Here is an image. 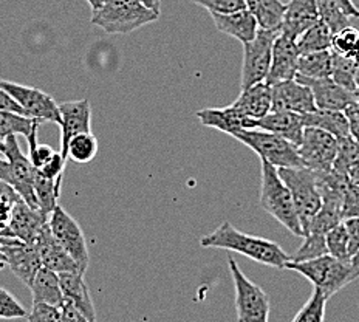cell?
Returning a JSON list of instances; mask_svg holds the SVG:
<instances>
[{
	"label": "cell",
	"mask_w": 359,
	"mask_h": 322,
	"mask_svg": "<svg viewBox=\"0 0 359 322\" xmlns=\"http://www.w3.org/2000/svg\"><path fill=\"white\" fill-rule=\"evenodd\" d=\"M200 245L203 248L236 251L245 257L257 262V264L278 269H285L287 264L291 260L290 254L285 253L279 243L259 236L242 233L229 222H223L211 234L201 237Z\"/></svg>",
	"instance_id": "1"
},
{
	"label": "cell",
	"mask_w": 359,
	"mask_h": 322,
	"mask_svg": "<svg viewBox=\"0 0 359 322\" xmlns=\"http://www.w3.org/2000/svg\"><path fill=\"white\" fill-rule=\"evenodd\" d=\"M348 180L353 185L359 186V163L355 164V166L348 170Z\"/></svg>",
	"instance_id": "53"
},
{
	"label": "cell",
	"mask_w": 359,
	"mask_h": 322,
	"mask_svg": "<svg viewBox=\"0 0 359 322\" xmlns=\"http://www.w3.org/2000/svg\"><path fill=\"white\" fill-rule=\"evenodd\" d=\"M61 114V152L67 159V147L78 133L92 132V106L88 100L65 101L59 104Z\"/></svg>",
	"instance_id": "16"
},
{
	"label": "cell",
	"mask_w": 359,
	"mask_h": 322,
	"mask_svg": "<svg viewBox=\"0 0 359 322\" xmlns=\"http://www.w3.org/2000/svg\"><path fill=\"white\" fill-rule=\"evenodd\" d=\"M344 228L347 231V251L350 259H353L355 254L359 251V217H351V219L342 220Z\"/></svg>",
	"instance_id": "47"
},
{
	"label": "cell",
	"mask_w": 359,
	"mask_h": 322,
	"mask_svg": "<svg viewBox=\"0 0 359 322\" xmlns=\"http://www.w3.org/2000/svg\"><path fill=\"white\" fill-rule=\"evenodd\" d=\"M5 151H6V145H5V141H4V140H0V152L5 154Z\"/></svg>",
	"instance_id": "58"
},
{
	"label": "cell",
	"mask_w": 359,
	"mask_h": 322,
	"mask_svg": "<svg viewBox=\"0 0 359 322\" xmlns=\"http://www.w3.org/2000/svg\"><path fill=\"white\" fill-rule=\"evenodd\" d=\"M344 114L347 116L351 138L355 141H359V102L351 104V106L344 110Z\"/></svg>",
	"instance_id": "48"
},
{
	"label": "cell",
	"mask_w": 359,
	"mask_h": 322,
	"mask_svg": "<svg viewBox=\"0 0 359 322\" xmlns=\"http://www.w3.org/2000/svg\"><path fill=\"white\" fill-rule=\"evenodd\" d=\"M297 152L305 168L330 172L338 154V138L316 127H305Z\"/></svg>",
	"instance_id": "11"
},
{
	"label": "cell",
	"mask_w": 359,
	"mask_h": 322,
	"mask_svg": "<svg viewBox=\"0 0 359 322\" xmlns=\"http://www.w3.org/2000/svg\"><path fill=\"white\" fill-rule=\"evenodd\" d=\"M359 163V149L358 143L351 138V135L346 138L338 140V154L333 163V172L348 177V170Z\"/></svg>",
	"instance_id": "36"
},
{
	"label": "cell",
	"mask_w": 359,
	"mask_h": 322,
	"mask_svg": "<svg viewBox=\"0 0 359 322\" xmlns=\"http://www.w3.org/2000/svg\"><path fill=\"white\" fill-rule=\"evenodd\" d=\"M65 163H67V159L61 152L57 151L53 155V159H51L47 164H45L43 168L36 169V170L39 172V174H42L43 177L53 178V180H56L57 183H62V175H64V170H65Z\"/></svg>",
	"instance_id": "45"
},
{
	"label": "cell",
	"mask_w": 359,
	"mask_h": 322,
	"mask_svg": "<svg viewBox=\"0 0 359 322\" xmlns=\"http://www.w3.org/2000/svg\"><path fill=\"white\" fill-rule=\"evenodd\" d=\"M359 217V186L350 182L342 196V220Z\"/></svg>",
	"instance_id": "44"
},
{
	"label": "cell",
	"mask_w": 359,
	"mask_h": 322,
	"mask_svg": "<svg viewBox=\"0 0 359 322\" xmlns=\"http://www.w3.org/2000/svg\"><path fill=\"white\" fill-rule=\"evenodd\" d=\"M324 254H328L325 236L310 233L304 237L301 248L297 250L294 257H291V260L293 262L310 260V259H316L319 256H324Z\"/></svg>",
	"instance_id": "40"
},
{
	"label": "cell",
	"mask_w": 359,
	"mask_h": 322,
	"mask_svg": "<svg viewBox=\"0 0 359 322\" xmlns=\"http://www.w3.org/2000/svg\"><path fill=\"white\" fill-rule=\"evenodd\" d=\"M245 6L262 29H280L287 4L282 0H245Z\"/></svg>",
	"instance_id": "29"
},
{
	"label": "cell",
	"mask_w": 359,
	"mask_h": 322,
	"mask_svg": "<svg viewBox=\"0 0 359 322\" xmlns=\"http://www.w3.org/2000/svg\"><path fill=\"white\" fill-rule=\"evenodd\" d=\"M325 242H327V251L330 256L344 260V262H351L348 251H347V231L344 228V223L336 224L333 229L328 231L325 234Z\"/></svg>",
	"instance_id": "39"
},
{
	"label": "cell",
	"mask_w": 359,
	"mask_h": 322,
	"mask_svg": "<svg viewBox=\"0 0 359 322\" xmlns=\"http://www.w3.org/2000/svg\"><path fill=\"white\" fill-rule=\"evenodd\" d=\"M197 118L201 126L211 127L228 135L241 129H250L251 119L245 118L233 104L226 107H214V109H201L197 112Z\"/></svg>",
	"instance_id": "24"
},
{
	"label": "cell",
	"mask_w": 359,
	"mask_h": 322,
	"mask_svg": "<svg viewBox=\"0 0 359 322\" xmlns=\"http://www.w3.org/2000/svg\"><path fill=\"white\" fill-rule=\"evenodd\" d=\"M262 161V183L259 203L265 213L274 217L291 234L304 237V229L288 186L283 183L278 168L265 160Z\"/></svg>",
	"instance_id": "3"
},
{
	"label": "cell",
	"mask_w": 359,
	"mask_h": 322,
	"mask_svg": "<svg viewBox=\"0 0 359 322\" xmlns=\"http://www.w3.org/2000/svg\"><path fill=\"white\" fill-rule=\"evenodd\" d=\"M231 137L248 146L256 152L260 160H265L274 168H299L304 166L297 146L279 135L262 129H241Z\"/></svg>",
	"instance_id": "5"
},
{
	"label": "cell",
	"mask_w": 359,
	"mask_h": 322,
	"mask_svg": "<svg viewBox=\"0 0 359 322\" xmlns=\"http://www.w3.org/2000/svg\"><path fill=\"white\" fill-rule=\"evenodd\" d=\"M34 194L41 211L50 215L57 206V200L61 196V183H57L53 178L43 177L34 169Z\"/></svg>",
	"instance_id": "32"
},
{
	"label": "cell",
	"mask_w": 359,
	"mask_h": 322,
	"mask_svg": "<svg viewBox=\"0 0 359 322\" xmlns=\"http://www.w3.org/2000/svg\"><path fill=\"white\" fill-rule=\"evenodd\" d=\"M211 18L220 33L234 37L242 43L251 42L259 32L256 18L246 8L228 14H211Z\"/></svg>",
	"instance_id": "23"
},
{
	"label": "cell",
	"mask_w": 359,
	"mask_h": 322,
	"mask_svg": "<svg viewBox=\"0 0 359 322\" xmlns=\"http://www.w3.org/2000/svg\"><path fill=\"white\" fill-rule=\"evenodd\" d=\"M160 14L146 8L137 0H107L100 10L92 11V25L109 34H130L135 29L156 22Z\"/></svg>",
	"instance_id": "4"
},
{
	"label": "cell",
	"mask_w": 359,
	"mask_h": 322,
	"mask_svg": "<svg viewBox=\"0 0 359 322\" xmlns=\"http://www.w3.org/2000/svg\"><path fill=\"white\" fill-rule=\"evenodd\" d=\"M29 290H32L33 295V304H48L61 307L64 302V293L61 288V281H59V274L45 267H42L36 273Z\"/></svg>",
	"instance_id": "26"
},
{
	"label": "cell",
	"mask_w": 359,
	"mask_h": 322,
	"mask_svg": "<svg viewBox=\"0 0 359 322\" xmlns=\"http://www.w3.org/2000/svg\"><path fill=\"white\" fill-rule=\"evenodd\" d=\"M100 151V143L92 132L78 133L70 140L69 147H67V159L73 160L74 163L86 164L92 161Z\"/></svg>",
	"instance_id": "33"
},
{
	"label": "cell",
	"mask_w": 359,
	"mask_h": 322,
	"mask_svg": "<svg viewBox=\"0 0 359 322\" xmlns=\"http://www.w3.org/2000/svg\"><path fill=\"white\" fill-rule=\"evenodd\" d=\"M59 309H61V311H62V316H64L65 322H92L88 318H86L84 314H82L73 304L65 301V299Z\"/></svg>",
	"instance_id": "49"
},
{
	"label": "cell",
	"mask_w": 359,
	"mask_h": 322,
	"mask_svg": "<svg viewBox=\"0 0 359 322\" xmlns=\"http://www.w3.org/2000/svg\"><path fill=\"white\" fill-rule=\"evenodd\" d=\"M305 127H316V129L332 133L336 138H346L350 135L348 121L344 112L339 110H323L316 109L311 114L302 115Z\"/></svg>",
	"instance_id": "28"
},
{
	"label": "cell",
	"mask_w": 359,
	"mask_h": 322,
	"mask_svg": "<svg viewBox=\"0 0 359 322\" xmlns=\"http://www.w3.org/2000/svg\"><path fill=\"white\" fill-rule=\"evenodd\" d=\"M327 301L328 299L323 295V291L313 288V293L309 297V301L296 313V316L291 322H324Z\"/></svg>",
	"instance_id": "37"
},
{
	"label": "cell",
	"mask_w": 359,
	"mask_h": 322,
	"mask_svg": "<svg viewBox=\"0 0 359 322\" xmlns=\"http://www.w3.org/2000/svg\"><path fill=\"white\" fill-rule=\"evenodd\" d=\"M28 313L10 291L0 288V318L2 319H22L27 318Z\"/></svg>",
	"instance_id": "41"
},
{
	"label": "cell",
	"mask_w": 359,
	"mask_h": 322,
	"mask_svg": "<svg viewBox=\"0 0 359 322\" xmlns=\"http://www.w3.org/2000/svg\"><path fill=\"white\" fill-rule=\"evenodd\" d=\"M0 110H8V112H14V114H19V115L25 116L22 107L11 98L8 93L5 92L4 88H0Z\"/></svg>",
	"instance_id": "50"
},
{
	"label": "cell",
	"mask_w": 359,
	"mask_h": 322,
	"mask_svg": "<svg viewBox=\"0 0 359 322\" xmlns=\"http://www.w3.org/2000/svg\"><path fill=\"white\" fill-rule=\"evenodd\" d=\"M278 172L291 192V197H293L305 236L311 219L318 214L320 206H323V197H320L319 192L316 170L299 166L279 168Z\"/></svg>",
	"instance_id": "6"
},
{
	"label": "cell",
	"mask_w": 359,
	"mask_h": 322,
	"mask_svg": "<svg viewBox=\"0 0 359 322\" xmlns=\"http://www.w3.org/2000/svg\"><path fill=\"white\" fill-rule=\"evenodd\" d=\"M250 129H262L279 135L296 146L301 145L304 135V118L296 112H269L268 115L260 119H252Z\"/></svg>",
	"instance_id": "19"
},
{
	"label": "cell",
	"mask_w": 359,
	"mask_h": 322,
	"mask_svg": "<svg viewBox=\"0 0 359 322\" xmlns=\"http://www.w3.org/2000/svg\"><path fill=\"white\" fill-rule=\"evenodd\" d=\"M6 265V257L5 254L2 253V250H0V268H4Z\"/></svg>",
	"instance_id": "56"
},
{
	"label": "cell",
	"mask_w": 359,
	"mask_h": 322,
	"mask_svg": "<svg viewBox=\"0 0 359 322\" xmlns=\"http://www.w3.org/2000/svg\"><path fill=\"white\" fill-rule=\"evenodd\" d=\"M5 145L6 151L4 155L6 159V163L2 175H0V180H4V182L13 186L14 191H16L29 206L39 209L34 194V168L32 161H29L28 155L22 152L16 135H11V137L5 138Z\"/></svg>",
	"instance_id": "8"
},
{
	"label": "cell",
	"mask_w": 359,
	"mask_h": 322,
	"mask_svg": "<svg viewBox=\"0 0 359 322\" xmlns=\"http://www.w3.org/2000/svg\"><path fill=\"white\" fill-rule=\"evenodd\" d=\"M285 269L302 274L313 283L314 288L323 291L327 299L339 293L344 287L359 278V267H355L351 262L336 259L330 254L302 262L290 260Z\"/></svg>",
	"instance_id": "2"
},
{
	"label": "cell",
	"mask_w": 359,
	"mask_h": 322,
	"mask_svg": "<svg viewBox=\"0 0 359 322\" xmlns=\"http://www.w3.org/2000/svg\"><path fill=\"white\" fill-rule=\"evenodd\" d=\"M229 273L236 290V311L238 322H269L271 302L264 288L245 276L234 257H228Z\"/></svg>",
	"instance_id": "7"
},
{
	"label": "cell",
	"mask_w": 359,
	"mask_h": 322,
	"mask_svg": "<svg viewBox=\"0 0 359 322\" xmlns=\"http://www.w3.org/2000/svg\"><path fill=\"white\" fill-rule=\"evenodd\" d=\"M306 79H324L332 76V50L313 51L301 55L297 62V74Z\"/></svg>",
	"instance_id": "30"
},
{
	"label": "cell",
	"mask_w": 359,
	"mask_h": 322,
	"mask_svg": "<svg viewBox=\"0 0 359 322\" xmlns=\"http://www.w3.org/2000/svg\"><path fill=\"white\" fill-rule=\"evenodd\" d=\"M0 88H4L19 104L25 116L41 119L42 123L50 121L61 124L59 104H56L48 93L42 92L39 88L16 84V82L4 79H0Z\"/></svg>",
	"instance_id": "12"
},
{
	"label": "cell",
	"mask_w": 359,
	"mask_h": 322,
	"mask_svg": "<svg viewBox=\"0 0 359 322\" xmlns=\"http://www.w3.org/2000/svg\"><path fill=\"white\" fill-rule=\"evenodd\" d=\"M20 241H18V239H10V237H2V236H0V245H16Z\"/></svg>",
	"instance_id": "55"
},
{
	"label": "cell",
	"mask_w": 359,
	"mask_h": 322,
	"mask_svg": "<svg viewBox=\"0 0 359 322\" xmlns=\"http://www.w3.org/2000/svg\"><path fill=\"white\" fill-rule=\"evenodd\" d=\"M294 79L311 88L318 109L344 112L351 104L359 102L356 93L338 86L332 78L306 79L302 76H296Z\"/></svg>",
	"instance_id": "17"
},
{
	"label": "cell",
	"mask_w": 359,
	"mask_h": 322,
	"mask_svg": "<svg viewBox=\"0 0 359 322\" xmlns=\"http://www.w3.org/2000/svg\"><path fill=\"white\" fill-rule=\"evenodd\" d=\"M5 163H6V160H0V175H2V172H4V168H5Z\"/></svg>",
	"instance_id": "59"
},
{
	"label": "cell",
	"mask_w": 359,
	"mask_h": 322,
	"mask_svg": "<svg viewBox=\"0 0 359 322\" xmlns=\"http://www.w3.org/2000/svg\"><path fill=\"white\" fill-rule=\"evenodd\" d=\"M336 4L339 5V8L346 13V16L348 19H358L359 18V10L353 5L351 0H334Z\"/></svg>",
	"instance_id": "51"
},
{
	"label": "cell",
	"mask_w": 359,
	"mask_h": 322,
	"mask_svg": "<svg viewBox=\"0 0 359 322\" xmlns=\"http://www.w3.org/2000/svg\"><path fill=\"white\" fill-rule=\"evenodd\" d=\"M84 276L86 274L82 273H61L59 274V281H61V288L65 301H69L76 307L86 318H88L92 322H96L95 305L92 296H90Z\"/></svg>",
	"instance_id": "25"
},
{
	"label": "cell",
	"mask_w": 359,
	"mask_h": 322,
	"mask_svg": "<svg viewBox=\"0 0 359 322\" xmlns=\"http://www.w3.org/2000/svg\"><path fill=\"white\" fill-rule=\"evenodd\" d=\"M137 2L143 4V5L146 6V8L152 10V11L156 13V14L161 13V0H137Z\"/></svg>",
	"instance_id": "52"
},
{
	"label": "cell",
	"mask_w": 359,
	"mask_h": 322,
	"mask_svg": "<svg viewBox=\"0 0 359 322\" xmlns=\"http://www.w3.org/2000/svg\"><path fill=\"white\" fill-rule=\"evenodd\" d=\"M27 319L28 322H65L61 309L48 304H33Z\"/></svg>",
	"instance_id": "43"
},
{
	"label": "cell",
	"mask_w": 359,
	"mask_h": 322,
	"mask_svg": "<svg viewBox=\"0 0 359 322\" xmlns=\"http://www.w3.org/2000/svg\"><path fill=\"white\" fill-rule=\"evenodd\" d=\"M301 58V51L297 48V43L291 37L279 33L273 45L271 65L266 76V84L274 86L282 81L294 79L297 74V62Z\"/></svg>",
	"instance_id": "15"
},
{
	"label": "cell",
	"mask_w": 359,
	"mask_h": 322,
	"mask_svg": "<svg viewBox=\"0 0 359 322\" xmlns=\"http://www.w3.org/2000/svg\"><path fill=\"white\" fill-rule=\"evenodd\" d=\"M332 37L333 33L323 20H318L316 24L306 29L305 33L297 37V48L301 55L313 53V51H323L332 48Z\"/></svg>",
	"instance_id": "31"
},
{
	"label": "cell",
	"mask_w": 359,
	"mask_h": 322,
	"mask_svg": "<svg viewBox=\"0 0 359 322\" xmlns=\"http://www.w3.org/2000/svg\"><path fill=\"white\" fill-rule=\"evenodd\" d=\"M280 29H262L248 43H243V64L241 76V90L257 82H265L271 65L273 45Z\"/></svg>",
	"instance_id": "9"
},
{
	"label": "cell",
	"mask_w": 359,
	"mask_h": 322,
	"mask_svg": "<svg viewBox=\"0 0 359 322\" xmlns=\"http://www.w3.org/2000/svg\"><path fill=\"white\" fill-rule=\"evenodd\" d=\"M48 219L50 215L43 214L41 209H34L24 199H19L13 206L6 237L33 245L37 236L48 224Z\"/></svg>",
	"instance_id": "13"
},
{
	"label": "cell",
	"mask_w": 359,
	"mask_h": 322,
	"mask_svg": "<svg viewBox=\"0 0 359 322\" xmlns=\"http://www.w3.org/2000/svg\"><path fill=\"white\" fill-rule=\"evenodd\" d=\"M351 264H353L355 267H359V251L355 254L353 259H351Z\"/></svg>",
	"instance_id": "57"
},
{
	"label": "cell",
	"mask_w": 359,
	"mask_h": 322,
	"mask_svg": "<svg viewBox=\"0 0 359 322\" xmlns=\"http://www.w3.org/2000/svg\"><path fill=\"white\" fill-rule=\"evenodd\" d=\"M273 104L271 112H296L299 115H306L316 110V102L311 88L297 79L282 81L271 86Z\"/></svg>",
	"instance_id": "14"
},
{
	"label": "cell",
	"mask_w": 359,
	"mask_h": 322,
	"mask_svg": "<svg viewBox=\"0 0 359 322\" xmlns=\"http://www.w3.org/2000/svg\"><path fill=\"white\" fill-rule=\"evenodd\" d=\"M42 124L41 119L28 118L14 114L8 110H0V140L8 138L11 135L25 137L28 147L37 145V129Z\"/></svg>",
	"instance_id": "27"
},
{
	"label": "cell",
	"mask_w": 359,
	"mask_h": 322,
	"mask_svg": "<svg viewBox=\"0 0 359 322\" xmlns=\"http://www.w3.org/2000/svg\"><path fill=\"white\" fill-rule=\"evenodd\" d=\"M332 51L344 58L359 61V29L347 25L332 37Z\"/></svg>",
	"instance_id": "35"
},
{
	"label": "cell",
	"mask_w": 359,
	"mask_h": 322,
	"mask_svg": "<svg viewBox=\"0 0 359 322\" xmlns=\"http://www.w3.org/2000/svg\"><path fill=\"white\" fill-rule=\"evenodd\" d=\"M50 229L56 241L62 245V248L70 254L72 259L76 262L81 273L87 271L88 268V248L86 236L82 233L79 223L65 211L62 206H56L50 214Z\"/></svg>",
	"instance_id": "10"
},
{
	"label": "cell",
	"mask_w": 359,
	"mask_h": 322,
	"mask_svg": "<svg viewBox=\"0 0 359 322\" xmlns=\"http://www.w3.org/2000/svg\"><path fill=\"white\" fill-rule=\"evenodd\" d=\"M358 74H359V69H358Z\"/></svg>",
	"instance_id": "60"
},
{
	"label": "cell",
	"mask_w": 359,
	"mask_h": 322,
	"mask_svg": "<svg viewBox=\"0 0 359 322\" xmlns=\"http://www.w3.org/2000/svg\"><path fill=\"white\" fill-rule=\"evenodd\" d=\"M0 250L5 254L6 265L10 267L13 274L29 288L36 273L42 268L34 245L19 242L16 245H0Z\"/></svg>",
	"instance_id": "20"
},
{
	"label": "cell",
	"mask_w": 359,
	"mask_h": 322,
	"mask_svg": "<svg viewBox=\"0 0 359 322\" xmlns=\"http://www.w3.org/2000/svg\"><path fill=\"white\" fill-rule=\"evenodd\" d=\"M319 20V14L314 0H288L283 13L280 33L291 39L297 37Z\"/></svg>",
	"instance_id": "21"
},
{
	"label": "cell",
	"mask_w": 359,
	"mask_h": 322,
	"mask_svg": "<svg viewBox=\"0 0 359 322\" xmlns=\"http://www.w3.org/2000/svg\"><path fill=\"white\" fill-rule=\"evenodd\" d=\"M211 14H228L246 8L245 0H191Z\"/></svg>",
	"instance_id": "42"
},
{
	"label": "cell",
	"mask_w": 359,
	"mask_h": 322,
	"mask_svg": "<svg viewBox=\"0 0 359 322\" xmlns=\"http://www.w3.org/2000/svg\"><path fill=\"white\" fill-rule=\"evenodd\" d=\"M56 154V151L48 145H34L32 147H28V159L32 161L34 169H41L47 164L53 155Z\"/></svg>",
	"instance_id": "46"
},
{
	"label": "cell",
	"mask_w": 359,
	"mask_h": 322,
	"mask_svg": "<svg viewBox=\"0 0 359 322\" xmlns=\"http://www.w3.org/2000/svg\"><path fill=\"white\" fill-rule=\"evenodd\" d=\"M273 88L266 82H257L251 87L241 90L233 106L248 119H260L271 112ZM251 124V123H250Z\"/></svg>",
	"instance_id": "22"
},
{
	"label": "cell",
	"mask_w": 359,
	"mask_h": 322,
	"mask_svg": "<svg viewBox=\"0 0 359 322\" xmlns=\"http://www.w3.org/2000/svg\"><path fill=\"white\" fill-rule=\"evenodd\" d=\"M34 248L41 259L42 267L51 269L57 274L61 273H81L76 262L67 253L62 245L56 241L50 229V223L42 229V233L34 241ZM84 274V273H82Z\"/></svg>",
	"instance_id": "18"
},
{
	"label": "cell",
	"mask_w": 359,
	"mask_h": 322,
	"mask_svg": "<svg viewBox=\"0 0 359 322\" xmlns=\"http://www.w3.org/2000/svg\"><path fill=\"white\" fill-rule=\"evenodd\" d=\"M359 69V61L344 58L332 51V79L336 84L356 93V74Z\"/></svg>",
	"instance_id": "34"
},
{
	"label": "cell",
	"mask_w": 359,
	"mask_h": 322,
	"mask_svg": "<svg viewBox=\"0 0 359 322\" xmlns=\"http://www.w3.org/2000/svg\"><path fill=\"white\" fill-rule=\"evenodd\" d=\"M87 2L90 6H92V11H96V10H100L104 4L107 2V0H87Z\"/></svg>",
	"instance_id": "54"
},
{
	"label": "cell",
	"mask_w": 359,
	"mask_h": 322,
	"mask_svg": "<svg viewBox=\"0 0 359 322\" xmlns=\"http://www.w3.org/2000/svg\"><path fill=\"white\" fill-rule=\"evenodd\" d=\"M314 2H316L319 19L332 29L333 34L344 27L350 25V19L339 8V5L334 0H314Z\"/></svg>",
	"instance_id": "38"
}]
</instances>
